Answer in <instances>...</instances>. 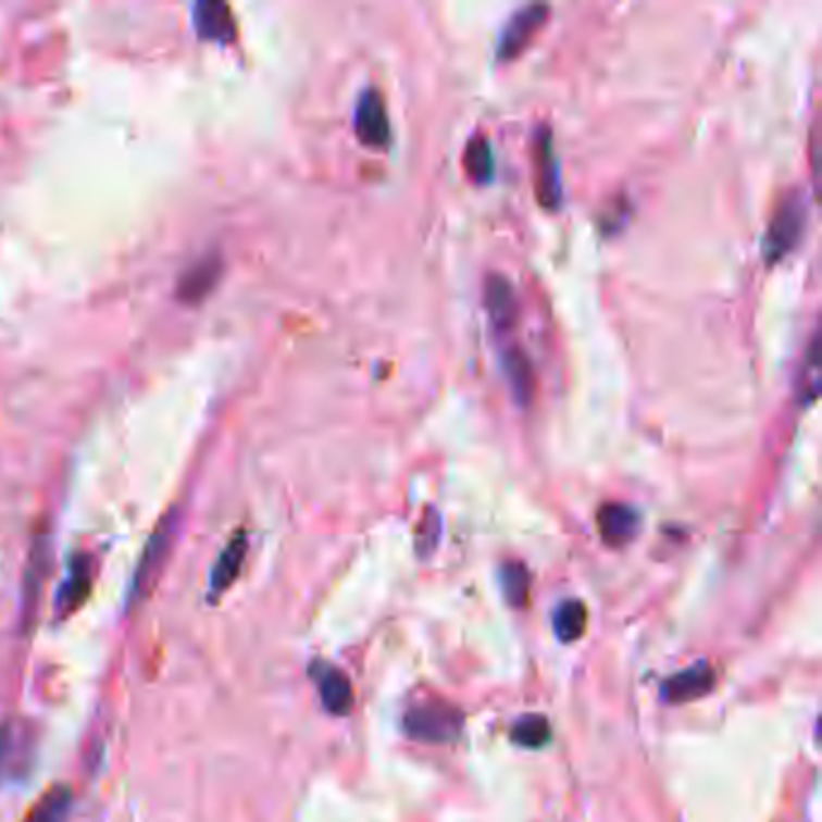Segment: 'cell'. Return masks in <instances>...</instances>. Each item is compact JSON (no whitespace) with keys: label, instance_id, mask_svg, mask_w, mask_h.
<instances>
[{"label":"cell","instance_id":"obj_14","mask_svg":"<svg viewBox=\"0 0 822 822\" xmlns=\"http://www.w3.org/2000/svg\"><path fill=\"white\" fill-rule=\"evenodd\" d=\"M222 273V263L217 253H210L201 261H196L179 281V297L184 302H201V299L213 290L217 277Z\"/></svg>","mask_w":822,"mask_h":822},{"label":"cell","instance_id":"obj_1","mask_svg":"<svg viewBox=\"0 0 822 822\" xmlns=\"http://www.w3.org/2000/svg\"><path fill=\"white\" fill-rule=\"evenodd\" d=\"M463 728V712L449 702H422L410 707L403 717V731L420 743H451Z\"/></svg>","mask_w":822,"mask_h":822},{"label":"cell","instance_id":"obj_17","mask_svg":"<svg viewBox=\"0 0 822 822\" xmlns=\"http://www.w3.org/2000/svg\"><path fill=\"white\" fill-rule=\"evenodd\" d=\"M586 622H588V610L580 601V598H566L555 610L552 625H555V635H558L560 642H576L584 632H586Z\"/></svg>","mask_w":822,"mask_h":822},{"label":"cell","instance_id":"obj_4","mask_svg":"<svg viewBox=\"0 0 822 822\" xmlns=\"http://www.w3.org/2000/svg\"><path fill=\"white\" fill-rule=\"evenodd\" d=\"M548 15H550L548 5H526V8H521L519 13H514L512 20L507 22L502 39H499V47H497L499 61L519 59V55L528 49V43L536 39L543 25H546Z\"/></svg>","mask_w":822,"mask_h":822},{"label":"cell","instance_id":"obj_11","mask_svg":"<svg viewBox=\"0 0 822 822\" xmlns=\"http://www.w3.org/2000/svg\"><path fill=\"white\" fill-rule=\"evenodd\" d=\"M485 309L497 331H509L516 321V295L514 285L505 275H490L485 283Z\"/></svg>","mask_w":822,"mask_h":822},{"label":"cell","instance_id":"obj_12","mask_svg":"<svg viewBox=\"0 0 822 822\" xmlns=\"http://www.w3.org/2000/svg\"><path fill=\"white\" fill-rule=\"evenodd\" d=\"M247 548H249L247 533L239 531L237 536H232L225 550L220 552L217 562L213 564V572H210V598H217L220 594H225L229 584L237 580L244 558H247Z\"/></svg>","mask_w":822,"mask_h":822},{"label":"cell","instance_id":"obj_24","mask_svg":"<svg viewBox=\"0 0 822 822\" xmlns=\"http://www.w3.org/2000/svg\"><path fill=\"white\" fill-rule=\"evenodd\" d=\"M15 746H17L15 726L8 724V721H0V782H3V774L8 770L10 760H13Z\"/></svg>","mask_w":822,"mask_h":822},{"label":"cell","instance_id":"obj_23","mask_svg":"<svg viewBox=\"0 0 822 822\" xmlns=\"http://www.w3.org/2000/svg\"><path fill=\"white\" fill-rule=\"evenodd\" d=\"M439 514H435L429 509V512L425 514V519L420 521V528H418V552L422 555V558H427V555L435 550V546L439 543Z\"/></svg>","mask_w":822,"mask_h":822},{"label":"cell","instance_id":"obj_2","mask_svg":"<svg viewBox=\"0 0 822 822\" xmlns=\"http://www.w3.org/2000/svg\"><path fill=\"white\" fill-rule=\"evenodd\" d=\"M806 227V198L801 194H788L770 220L768 235L762 241V251L768 263L782 261L804 235Z\"/></svg>","mask_w":822,"mask_h":822},{"label":"cell","instance_id":"obj_19","mask_svg":"<svg viewBox=\"0 0 822 822\" xmlns=\"http://www.w3.org/2000/svg\"><path fill=\"white\" fill-rule=\"evenodd\" d=\"M552 738L550 721L543 714H524L514 721L512 726V740L519 748L538 750L546 748Z\"/></svg>","mask_w":822,"mask_h":822},{"label":"cell","instance_id":"obj_6","mask_svg":"<svg viewBox=\"0 0 822 822\" xmlns=\"http://www.w3.org/2000/svg\"><path fill=\"white\" fill-rule=\"evenodd\" d=\"M309 675H311V681L316 683V690H319L321 702H324L326 707V712L336 717L350 714L354 693H352L350 677L346 673L328 661H314L309 665Z\"/></svg>","mask_w":822,"mask_h":822},{"label":"cell","instance_id":"obj_16","mask_svg":"<svg viewBox=\"0 0 822 822\" xmlns=\"http://www.w3.org/2000/svg\"><path fill=\"white\" fill-rule=\"evenodd\" d=\"M507 382L512 386V396L516 398L519 406H526L533 396V364L526 358V352L519 348L509 350L502 360Z\"/></svg>","mask_w":822,"mask_h":822},{"label":"cell","instance_id":"obj_8","mask_svg":"<svg viewBox=\"0 0 822 822\" xmlns=\"http://www.w3.org/2000/svg\"><path fill=\"white\" fill-rule=\"evenodd\" d=\"M714 683H717V675L712 665H709L707 661H699L693 665V669H685L681 673L671 675L669 681H663L661 697L671 705L695 702V699L712 693Z\"/></svg>","mask_w":822,"mask_h":822},{"label":"cell","instance_id":"obj_7","mask_svg":"<svg viewBox=\"0 0 822 822\" xmlns=\"http://www.w3.org/2000/svg\"><path fill=\"white\" fill-rule=\"evenodd\" d=\"M354 133L360 142L370 148H382L391 138V124H388V111L384 97L376 90H366L354 107Z\"/></svg>","mask_w":822,"mask_h":822},{"label":"cell","instance_id":"obj_22","mask_svg":"<svg viewBox=\"0 0 822 822\" xmlns=\"http://www.w3.org/2000/svg\"><path fill=\"white\" fill-rule=\"evenodd\" d=\"M820 388V346H818V336H813L808 346L806 354V364L801 370V382H798V403H813Z\"/></svg>","mask_w":822,"mask_h":822},{"label":"cell","instance_id":"obj_20","mask_svg":"<svg viewBox=\"0 0 822 822\" xmlns=\"http://www.w3.org/2000/svg\"><path fill=\"white\" fill-rule=\"evenodd\" d=\"M47 566H49V543H47V538H41L35 546V550H32V558H29V564H27V576H25L27 613L35 610L39 588L43 586V576H47Z\"/></svg>","mask_w":822,"mask_h":822},{"label":"cell","instance_id":"obj_5","mask_svg":"<svg viewBox=\"0 0 822 822\" xmlns=\"http://www.w3.org/2000/svg\"><path fill=\"white\" fill-rule=\"evenodd\" d=\"M92 582H95L92 555H87V552L73 555L68 572H65V580L61 584L59 598H55V618L73 615L75 610L87 601V596H90Z\"/></svg>","mask_w":822,"mask_h":822},{"label":"cell","instance_id":"obj_9","mask_svg":"<svg viewBox=\"0 0 822 822\" xmlns=\"http://www.w3.org/2000/svg\"><path fill=\"white\" fill-rule=\"evenodd\" d=\"M536 196L546 210H558L562 203V176L560 164L555 158L550 133H540L536 148Z\"/></svg>","mask_w":822,"mask_h":822},{"label":"cell","instance_id":"obj_18","mask_svg":"<svg viewBox=\"0 0 822 822\" xmlns=\"http://www.w3.org/2000/svg\"><path fill=\"white\" fill-rule=\"evenodd\" d=\"M463 166L471 182L475 184L490 182L495 174V154L490 148V140H487L485 136L471 138V142L465 146V152H463Z\"/></svg>","mask_w":822,"mask_h":822},{"label":"cell","instance_id":"obj_15","mask_svg":"<svg viewBox=\"0 0 822 822\" xmlns=\"http://www.w3.org/2000/svg\"><path fill=\"white\" fill-rule=\"evenodd\" d=\"M73 806V792L68 784H53L39 796L25 822H68Z\"/></svg>","mask_w":822,"mask_h":822},{"label":"cell","instance_id":"obj_13","mask_svg":"<svg viewBox=\"0 0 822 822\" xmlns=\"http://www.w3.org/2000/svg\"><path fill=\"white\" fill-rule=\"evenodd\" d=\"M194 22L198 35L203 39L215 41H232L237 37V25L232 17L229 5L220 3V0H203L194 8Z\"/></svg>","mask_w":822,"mask_h":822},{"label":"cell","instance_id":"obj_10","mask_svg":"<svg viewBox=\"0 0 822 822\" xmlns=\"http://www.w3.org/2000/svg\"><path fill=\"white\" fill-rule=\"evenodd\" d=\"M596 524H598V533H601L606 546L622 548V546H627L630 540H635L642 519H639L635 509L627 507V505L608 502V505L598 509Z\"/></svg>","mask_w":822,"mask_h":822},{"label":"cell","instance_id":"obj_21","mask_svg":"<svg viewBox=\"0 0 822 822\" xmlns=\"http://www.w3.org/2000/svg\"><path fill=\"white\" fill-rule=\"evenodd\" d=\"M499 580H502V588L507 601L521 608L528 601V588H531V574L521 562H505L502 572H499Z\"/></svg>","mask_w":822,"mask_h":822},{"label":"cell","instance_id":"obj_3","mask_svg":"<svg viewBox=\"0 0 822 822\" xmlns=\"http://www.w3.org/2000/svg\"><path fill=\"white\" fill-rule=\"evenodd\" d=\"M174 514H166L160 526L154 528V533L148 540L146 550H142L140 555V562L136 566V574H133V582H130V594H128V603H140L142 598H146L150 591L154 582H158V576L162 572L164 566V560L166 555H170V548H172V538H174Z\"/></svg>","mask_w":822,"mask_h":822}]
</instances>
